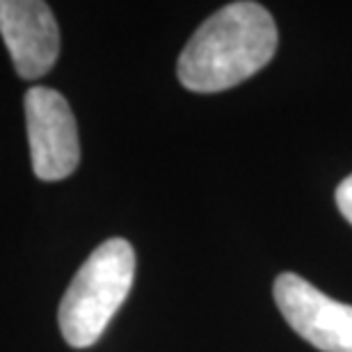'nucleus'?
Listing matches in <instances>:
<instances>
[{
  "mask_svg": "<svg viewBox=\"0 0 352 352\" xmlns=\"http://www.w3.org/2000/svg\"><path fill=\"white\" fill-rule=\"evenodd\" d=\"M135 279V252L124 238L101 243L80 265L60 302L58 322L65 341L89 348L101 339Z\"/></svg>",
  "mask_w": 352,
  "mask_h": 352,
  "instance_id": "f03ea898",
  "label": "nucleus"
},
{
  "mask_svg": "<svg viewBox=\"0 0 352 352\" xmlns=\"http://www.w3.org/2000/svg\"><path fill=\"white\" fill-rule=\"evenodd\" d=\"M336 206H339L341 215L352 224V174L348 179H343L341 186L336 188Z\"/></svg>",
  "mask_w": 352,
  "mask_h": 352,
  "instance_id": "423d86ee",
  "label": "nucleus"
},
{
  "mask_svg": "<svg viewBox=\"0 0 352 352\" xmlns=\"http://www.w3.org/2000/svg\"><path fill=\"white\" fill-rule=\"evenodd\" d=\"M0 34L21 78L37 80L60 55V28L41 0H0Z\"/></svg>",
  "mask_w": 352,
  "mask_h": 352,
  "instance_id": "39448f33",
  "label": "nucleus"
},
{
  "mask_svg": "<svg viewBox=\"0 0 352 352\" xmlns=\"http://www.w3.org/2000/svg\"><path fill=\"white\" fill-rule=\"evenodd\" d=\"M277 51V25L258 3H231L197 28L179 55L181 85L213 94L252 78Z\"/></svg>",
  "mask_w": 352,
  "mask_h": 352,
  "instance_id": "f257e3e1",
  "label": "nucleus"
},
{
  "mask_svg": "<svg viewBox=\"0 0 352 352\" xmlns=\"http://www.w3.org/2000/svg\"><path fill=\"white\" fill-rule=\"evenodd\" d=\"M274 302L302 339L322 352H352V305L327 298L295 272L274 279Z\"/></svg>",
  "mask_w": 352,
  "mask_h": 352,
  "instance_id": "20e7f679",
  "label": "nucleus"
},
{
  "mask_svg": "<svg viewBox=\"0 0 352 352\" xmlns=\"http://www.w3.org/2000/svg\"><path fill=\"white\" fill-rule=\"evenodd\" d=\"M23 108L32 170L37 179H67L80 163L78 126L69 101L58 89L34 85L25 91Z\"/></svg>",
  "mask_w": 352,
  "mask_h": 352,
  "instance_id": "7ed1b4c3",
  "label": "nucleus"
}]
</instances>
